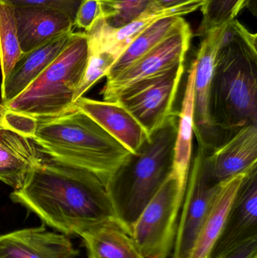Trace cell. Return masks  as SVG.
<instances>
[{"label": "cell", "mask_w": 257, "mask_h": 258, "mask_svg": "<svg viewBox=\"0 0 257 258\" xmlns=\"http://www.w3.org/2000/svg\"><path fill=\"white\" fill-rule=\"evenodd\" d=\"M102 15L109 25L123 27L149 9L155 10L152 0H99ZM158 11V10H155Z\"/></svg>", "instance_id": "25"}, {"label": "cell", "mask_w": 257, "mask_h": 258, "mask_svg": "<svg viewBox=\"0 0 257 258\" xmlns=\"http://www.w3.org/2000/svg\"><path fill=\"white\" fill-rule=\"evenodd\" d=\"M18 39L23 54L42 46L64 33L73 32L69 15L45 7H14Z\"/></svg>", "instance_id": "16"}, {"label": "cell", "mask_w": 257, "mask_h": 258, "mask_svg": "<svg viewBox=\"0 0 257 258\" xmlns=\"http://www.w3.org/2000/svg\"><path fill=\"white\" fill-rule=\"evenodd\" d=\"M195 68L191 64L187 76V84L181 111L178 112V126L175 144L173 171L180 189L185 194L192 165L193 136H194Z\"/></svg>", "instance_id": "20"}, {"label": "cell", "mask_w": 257, "mask_h": 258, "mask_svg": "<svg viewBox=\"0 0 257 258\" xmlns=\"http://www.w3.org/2000/svg\"><path fill=\"white\" fill-rule=\"evenodd\" d=\"M184 71L185 63H183L139 82L122 92L116 101L137 119L149 136L175 112L174 106Z\"/></svg>", "instance_id": "7"}, {"label": "cell", "mask_w": 257, "mask_h": 258, "mask_svg": "<svg viewBox=\"0 0 257 258\" xmlns=\"http://www.w3.org/2000/svg\"><path fill=\"white\" fill-rule=\"evenodd\" d=\"M250 2V0H203L200 8L202 21L199 33L205 36L211 30L233 21Z\"/></svg>", "instance_id": "24"}, {"label": "cell", "mask_w": 257, "mask_h": 258, "mask_svg": "<svg viewBox=\"0 0 257 258\" xmlns=\"http://www.w3.org/2000/svg\"><path fill=\"white\" fill-rule=\"evenodd\" d=\"M81 238L89 258H145L116 218L94 226Z\"/></svg>", "instance_id": "21"}, {"label": "cell", "mask_w": 257, "mask_h": 258, "mask_svg": "<svg viewBox=\"0 0 257 258\" xmlns=\"http://www.w3.org/2000/svg\"><path fill=\"white\" fill-rule=\"evenodd\" d=\"M89 59L84 32H74L70 42L22 93L3 107L38 121L54 119L75 108L73 98ZM2 105V104H1Z\"/></svg>", "instance_id": "5"}, {"label": "cell", "mask_w": 257, "mask_h": 258, "mask_svg": "<svg viewBox=\"0 0 257 258\" xmlns=\"http://www.w3.org/2000/svg\"><path fill=\"white\" fill-rule=\"evenodd\" d=\"M203 0L168 10L149 9L129 24L119 28L112 27L107 24L104 17H100L92 28L84 32L87 36L88 46L89 49L107 51L117 59L128 45L155 21L164 17H182L188 15L200 9Z\"/></svg>", "instance_id": "12"}, {"label": "cell", "mask_w": 257, "mask_h": 258, "mask_svg": "<svg viewBox=\"0 0 257 258\" xmlns=\"http://www.w3.org/2000/svg\"><path fill=\"white\" fill-rule=\"evenodd\" d=\"M31 139L50 159L93 173L106 189L131 153L76 108L54 119L38 121Z\"/></svg>", "instance_id": "3"}, {"label": "cell", "mask_w": 257, "mask_h": 258, "mask_svg": "<svg viewBox=\"0 0 257 258\" xmlns=\"http://www.w3.org/2000/svg\"><path fill=\"white\" fill-rule=\"evenodd\" d=\"M116 57L107 51L89 49L87 68L74 95V103L93 87L100 80L107 77Z\"/></svg>", "instance_id": "26"}, {"label": "cell", "mask_w": 257, "mask_h": 258, "mask_svg": "<svg viewBox=\"0 0 257 258\" xmlns=\"http://www.w3.org/2000/svg\"><path fill=\"white\" fill-rule=\"evenodd\" d=\"M11 200L66 236H80L116 218L106 186L93 173L54 159H42Z\"/></svg>", "instance_id": "1"}, {"label": "cell", "mask_w": 257, "mask_h": 258, "mask_svg": "<svg viewBox=\"0 0 257 258\" xmlns=\"http://www.w3.org/2000/svg\"><path fill=\"white\" fill-rule=\"evenodd\" d=\"M184 195L172 173L140 214L131 237L145 258L168 257L175 245Z\"/></svg>", "instance_id": "6"}, {"label": "cell", "mask_w": 257, "mask_h": 258, "mask_svg": "<svg viewBox=\"0 0 257 258\" xmlns=\"http://www.w3.org/2000/svg\"><path fill=\"white\" fill-rule=\"evenodd\" d=\"M1 116L0 104V180L18 189L42 158L33 140L8 128Z\"/></svg>", "instance_id": "17"}, {"label": "cell", "mask_w": 257, "mask_h": 258, "mask_svg": "<svg viewBox=\"0 0 257 258\" xmlns=\"http://www.w3.org/2000/svg\"><path fill=\"white\" fill-rule=\"evenodd\" d=\"M198 1L202 0H152V4L155 10L161 11L176 9Z\"/></svg>", "instance_id": "31"}, {"label": "cell", "mask_w": 257, "mask_h": 258, "mask_svg": "<svg viewBox=\"0 0 257 258\" xmlns=\"http://www.w3.org/2000/svg\"><path fill=\"white\" fill-rule=\"evenodd\" d=\"M13 7L36 6L56 9L75 19V14L82 0H2Z\"/></svg>", "instance_id": "28"}, {"label": "cell", "mask_w": 257, "mask_h": 258, "mask_svg": "<svg viewBox=\"0 0 257 258\" xmlns=\"http://www.w3.org/2000/svg\"><path fill=\"white\" fill-rule=\"evenodd\" d=\"M208 110L217 138L257 125L256 34L235 19L221 27Z\"/></svg>", "instance_id": "2"}, {"label": "cell", "mask_w": 257, "mask_h": 258, "mask_svg": "<svg viewBox=\"0 0 257 258\" xmlns=\"http://www.w3.org/2000/svg\"><path fill=\"white\" fill-rule=\"evenodd\" d=\"M191 39V29L184 20L158 45L116 77L107 80L101 91L103 101L114 102L133 85L185 63Z\"/></svg>", "instance_id": "8"}, {"label": "cell", "mask_w": 257, "mask_h": 258, "mask_svg": "<svg viewBox=\"0 0 257 258\" xmlns=\"http://www.w3.org/2000/svg\"><path fill=\"white\" fill-rule=\"evenodd\" d=\"M73 33L60 35L21 57L9 77L2 82V105L22 93L39 77L66 48Z\"/></svg>", "instance_id": "18"}, {"label": "cell", "mask_w": 257, "mask_h": 258, "mask_svg": "<svg viewBox=\"0 0 257 258\" xmlns=\"http://www.w3.org/2000/svg\"><path fill=\"white\" fill-rule=\"evenodd\" d=\"M205 153L206 150L199 147L192 161L173 248V258L188 257L218 187L219 184L213 183L207 174Z\"/></svg>", "instance_id": "9"}, {"label": "cell", "mask_w": 257, "mask_h": 258, "mask_svg": "<svg viewBox=\"0 0 257 258\" xmlns=\"http://www.w3.org/2000/svg\"><path fill=\"white\" fill-rule=\"evenodd\" d=\"M79 252L68 236L40 227L0 235V258H75Z\"/></svg>", "instance_id": "13"}, {"label": "cell", "mask_w": 257, "mask_h": 258, "mask_svg": "<svg viewBox=\"0 0 257 258\" xmlns=\"http://www.w3.org/2000/svg\"><path fill=\"white\" fill-rule=\"evenodd\" d=\"M101 16L102 9L99 0H82L75 14L74 27L89 31Z\"/></svg>", "instance_id": "29"}, {"label": "cell", "mask_w": 257, "mask_h": 258, "mask_svg": "<svg viewBox=\"0 0 257 258\" xmlns=\"http://www.w3.org/2000/svg\"><path fill=\"white\" fill-rule=\"evenodd\" d=\"M257 164V125L243 127L205 156L210 180L219 184Z\"/></svg>", "instance_id": "11"}, {"label": "cell", "mask_w": 257, "mask_h": 258, "mask_svg": "<svg viewBox=\"0 0 257 258\" xmlns=\"http://www.w3.org/2000/svg\"><path fill=\"white\" fill-rule=\"evenodd\" d=\"M210 258H257V237L235 244Z\"/></svg>", "instance_id": "30"}, {"label": "cell", "mask_w": 257, "mask_h": 258, "mask_svg": "<svg viewBox=\"0 0 257 258\" xmlns=\"http://www.w3.org/2000/svg\"><path fill=\"white\" fill-rule=\"evenodd\" d=\"M253 237H257V164L247 171L238 187L224 228L210 257Z\"/></svg>", "instance_id": "14"}, {"label": "cell", "mask_w": 257, "mask_h": 258, "mask_svg": "<svg viewBox=\"0 0 257 258\" xmlns=\"http://www.w3.org/2000/svg\"><path fill=\"white\" fill-rule=\"evenodd\" d=\"M178 126L175 111L131 153L107 186L116 219L131 236L140 214L173 171Z\"/></svg>", "instance_id": "4"}, {"label": "cell", "mask_w": 257, "mask_h": 258, "mask_svg": "<svg viewBox=\"0 0 257 258\" xmlns=\"http://www.w3.org/2000/svg\"><path fill=\"white\" fill-rule=\"evenodd\" d=\"M2 121L8 128L31 138L37 128L38 120L22 114L7 110L2 105Z\"/></svg>", "instance_id": "27"}, {"label": "cell", "mask_w": 257, "mask_h": 258, "mask_svg": "<svg viewBox=\"0 0 257 258\" xmlns=\"http://www.w3.org/2000/svg\"><path fill=\"white\" fill-rule=\"evenodd\" d=\"M75 107L132 154L137 153L149 138L137 119L117 101H97L81 97L75 101Z\"/></svg>", "instance_id": "15"}, {"label": "cell", "mask_w": 257, "mask_h": 258, "mask_svg": "<svg viewBox=\"0 0 257 258\" xmlns=\"http://www.w3.org/2000/svg\"><path fill=\"white\" fill-rule=\"evenodd\" d=\"M221 27L214 29L205 35L193 61L195 68L194 135L199 147L208 151L215 147L217 136L210 120V91L215 65Z\"/></svg>", "instance_id": "10"}, {"label": "cell", "mask_w": 257, "mask_h": 258, "mask_svg": "<svg viewBox=\"0 0 257 258\" xmlns=\"http://www.w3.org/2000/svg\"><path fill=\"white\" fill-rule=\"evenodd\" d=\"M250 168L219 183L197 239L187 258L210 257L224 228L235 194Z\"/></svg>", "instance_id": "19"}, {"label": "cell", "mask_w": 257, "mask_h": 258, "mask_svg": "<svg viewBox=\"0 0 257 258\" xmlns=\"http://www.w3.org/2000/svg\"><path fill=\"white\" fill-rule=\"evenodd\" d=\"M24 55L17 31L13 6L0 0V65L2 82Z\"/></svg>", "instance_id": "23"}, {"label": "cell", "mask_w": 257, "mask_h": 258, "mask_svg": "<svg viewBox=\"0 0 257 258\" xmlns=\"http://www.w3.org/2000/svg\"><path fill=\"white\" fill-rule=\"evenodd\" d=\"M181 16L160 18L138 35L116 59L107 74V80L116 77L134 61L144 55L170 34L183 21Z\"/></svg>", "instance_id": "22"}]
</instances>
